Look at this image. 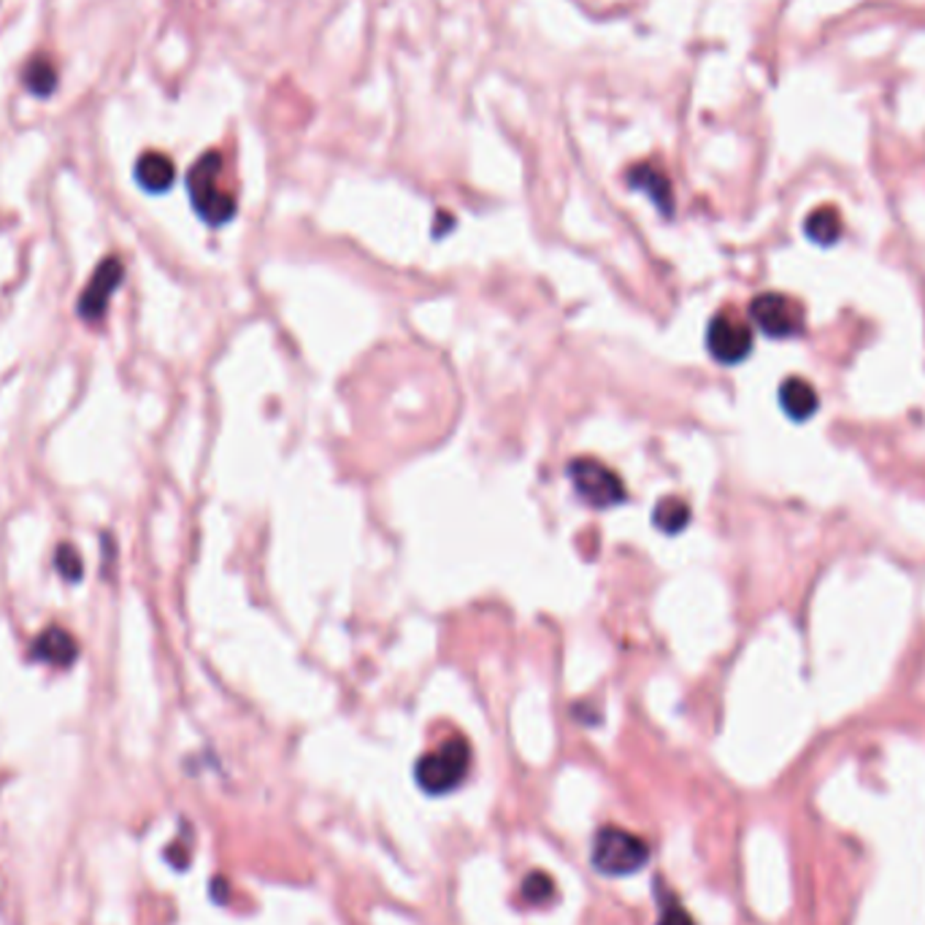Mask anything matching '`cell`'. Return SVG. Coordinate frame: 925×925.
<instances>
[{"label":"cell","instance_id":"6da1fadb","mask_svg":"<svg viewBox=\"0 0 925 925\" xmlns=\"http://www.w3.org/2000/svg\"><path fill=\"white\" fill-rule=\"evenodd\" d=\"M187 190L198 217L209 225H225L235 217V198L222 187V155L206 152L187 174Z\"/></svg>","mask_w":925,"mask_h":925},{"label":"cell","instance_id":"7a4b0ae2","mask_svg":"<svg viewBox=\"0 0 925 925\" xmlns=\"http://www.w3.org/2000/svg\"><path fill=\"white\" fill-rule=\"evenodd\" d=\"M471 747L461 736H452L444 745L430 750L415 766L417 785L428 795H447L461 788V782L469 774Z\"/></svg>","mask_w":925,"mask_h":925},{"label":"cell","instance_id":"3957f363","mask_svg":"<svg viewBox=\"0 0 925 925\" xmlns=\"http://www.w3.org/2000/svg\"><path fill=\"white\" fill-rule=\"evenodd\" d=\"M593 866L606 877H628L645 869L650 860V845L626 828L606 826L595 834Z\"/></svg>","mask_w":925,"mask_h":925},{"label":"cell","instance_id":"277c9868","mask_svg":"<svg viewBox=\"0 0 925 925\" xmlns=\"http://www.w3.org/2000/svg\"><path fill=\"white\" fill-rule=\"evenodd\" d=\"M569 476L574 482L576 496L593 509H609L626 500V485L612 469L591 458H576L569 465Z\"/></svg>","mask_w":925,"mask_h":925},{"label":"cell","instance_id":"5b68a950","mask_svg":"<svg viewBox=\"0 0 925 925\" xmlns=\"http://www.w3.org/2000/svg\"><path fill=\"white\" fill-rule=\"evenodd\" d=\"M122 279H125V268H122L120 257H103L98 268L92 271L90 279H87L79 300H76V315L85 322H90V326H98L106 317V311H109L111 298H114Z\"/></svg>","mask_w":925,"mask_h":925},{"label":"cell","instance_id":"8992f818","mask_svg":"<svg viewBox=\"0 0 925 925\" xmlns=\"http://www.w3.org/2000/svg\"><path fill=\"white\" fill-rule=\"evenodd\" d=\"M752 322L771 339H791L804 328V311L801 306L780 293H763L750 304Z\"/></svg>","mask_w":925,"mask_h":925},{"label":"cell","instance_id":"52a82bcc","mask_svg":"<svg viewBox=\"0 0 925 925\" xmlns=\"http://www.w3.org/2000/svg\"><path fill=\"white\" fill-rule=\"evenodd\" d=\"M706 346H709L712 357L717 363H741L752 352V331L745 320H739L736 315H728V311H720L715 320L709 322V331H706Z\"/></svg>","mask_w":925,"mask_h":925},{"label":"cell","instance_id":"ba28073f","mask_svg":"<svg viewBox=\"0 0 925 925\" xmlns=\"http://www.w3.org/2000/svg\"><path fill=\"white\" fill-rule=\"evenodd\" d=\"M31 658L38 663L55 665V669H68L79 658V645H76V639L66 628L49 626L35 636Z\"/></svg>","mask_w":925,"mask_h":925},{"label":"cell","instance_id":"9c48e42d","mask_svg":"<svg viewBox=\"0 0 925 925\" xmlns=\"http://www.w3.org/2000/svg\"><path fill=\"white\" fill-rule=\"evenodd\" d=\"M628 185L647 192L652 203H656L665 217H671V211H674V192H671L669 176H665L661 168L652 166V163H639V166L628 170Z\"/></svg>","mask_w":925,"mask_h":925},{"label":"cell","instance_id":"30bf717a","mask_svg":"<svg viewBox=\"0 0 925 925\" xmlns=\"http://www.w3.org/2000/svg\"><path fill=\"white\" fill-rule=\"evenodd\" d=\"M176 179V168L170 163V157L163 155V152H146V155L139 157L135 163V181H139L141 190L146 192H166Z\"/></svg>","mask_w":925,"mask_h":925},{"label":"cell","instance_id":"8fae6325","mask_svg":"<svg viewBox=\"0 0 925 925\" xmlns=\"http://www.w3.org/2000/svg\"><path fill=\"white\" fill-rule=\"evenodd\" d=\"M780 404L788 417H793L795 422H804L815 415L817 406H821V398H817L815 387H812L810 382L801 379V376H791V379L782 382Z\"/></svg>","mask_w":925,"mask_h":925},{"label":"cell","instance_id":"7c38bea8","mask_svg":"<svg viewBox=\"0 0 925 925\" xmlns=\"http://www.w3.org/2000/svg\"><path fill=\"white\" fill-rule=\"evenodd\" d=\"M804 231L815 244L830 246L841 239V217L834 206H821L804 222Z\"/></svg>","mask_w":925,"mask_h":925},{"label":"cell","instance_id":"4fadbf2b","mask_svg":"<svg viewBox=\"0 0 925 925\" xmlns=\"http://www.w3.org/2000/svg\"><path fill=\"white\" fill-rule=\"evenodd\" d=\"M25 87L38 98H49L57 90V70L49 63V57H33L22 70Z\"/></svg>","mask_w":925,"mask_h":925},{"label":"cell","instance_id":"5bb4252c","mask_svg":"<svg viewBox=\"0 0 925 925\" xmlns=\"http://www.w3.org/2000/svg\"><path fill=\"white\" fill-rule=\"evenodd\" d=\"M652 522H656L663 533H680V530L691 522V506L680 498H663L661 504L656 506Z\"/></svg>","mask_w":925,"mask_h":925},{"label":"cell","instance_id":"9a60e30c","mask_svg":"<svg viewBox=\"0 0 925 925\" xmlns=\"http://www.w3.org/2000/svg\"><path fill=\"white\" fill-rule=\"evenodd\" d=\"M55 571L60 574L63 582L68 585H79L85 580V563H81L79 552L74 544H60L55 552Z\"/></svg>","mask_w":925,"mask_h":925},{"label":"cell","instance_id":"2e32d148","mask_svg":"<svg viewBox=\"0 0 925 925\" xmlns=\"http://www.w3.org/2000/svg\"><path fill=\"white\" fill-rule=\"evenodd\" d=\"M552 891H555V882H552L544 871H533V874H528L526 882H522V893H526L530 904H544V901H550Z\"/></svg>","mask_w":925,"mask_h":925},{"label":"cell","instance_id":"e0dca14e","mask_svg":"<svg viewBox=\"0 0 925 925\" xmlns=\"http://www.w3.org/2000/svg\"><path fill=\"white\" fill-rule=\"evenodd\" d=\"M658 925H695V923H693L691 912H687L685 906L674 899V895H665L661 921H658Z\"/></svg>","mask_w":925,"mask_h":925},{"label":"cell","instance_id":"ac0fdd59","mask_svg":"<svg viewBox=\"0 0 925 925\" xmlns=\"http://www.w3.org/2000/svg\"><path fill=\"white\" fill-rule=\"evenodd\" d=\"M114 571H117V539H114V533L106 530V533H100V574H103V580L106 576L111 580Z\"/></svg>","mask_w":925,"mask_h":925}]
</instances>
